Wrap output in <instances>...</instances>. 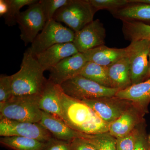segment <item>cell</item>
Returning a JSON list of instances; mask_svg holds the SVG:
<instances>
[{"label":"cell","instance_id":"35","mask_svg":"<svg viewBox=\"0 0 150 150\" xmlns=\"http://www.w3.org/2000/svg\"><path fill=\"white\" fill-rule=\"evenodd\" d=\"M149 71H148L147 76L146 77V80L148 79H149V78H150V52L149 53Z\"/></svg>","mask_w":150,"mask_h":150},{"label":"cell","instance_id":"12","mask_svg":"<svg viewBox=\"0 0 150 150\" xmlns=\"http://www.w3.org/2000/svg\"><path fill=\"white\" fill-rule=\"evenodd\" d=\"M87 62L83 53H78L67 57L49 70L50 74L48 80L60 86L68 80L79 75Z\"/></svg>","mask_w":150,"mask_h":150},{"label":"cell","instance_id":"33","mask_svg":"<svg viewBox=\"0 0 150 150\" xmlns=\"http://www.w3.org/2000/svg\"><path fill=\"white\" fill-rule=\"evenodd\" d=\"M8 5L7 0L0 1V16H4L8 11Z\"/></svg>","mask_w":150,"mask_h":150},{"label":"cell","instance_id":"22","mask_svg":"<svg viewBox=\"0 0 150 150\" xmlns=\"http://www.w3.org/2000/svg\"><path fill=\"white\" fill-rule=\"evenodd\" d=\"M79 75L103 86L111 88L108 67L87 62Z\"/></svg>","mask_w":150,"mask_h":150},{"label":"cell","instance_id":"2","mask_svg":"<svg viewBox=\"0 0 150 150\" xmlns=\"http://www.w3.org/2000/svg\"><path fill=\"white\" fill-rule=\"evenodd\" d=\"M45 70L28 49L23 54L20 69L11 75L13 96L40 95L47 81Z\"/></svg>","mask_w":150,"mask_h":150},{"label":"cell","instance_id":"6","mask_svg":"<svg viewBox=\"0 0 150 150\" xmlns=\"http://www.w3.org/2000/svg\"><path fill=\"white\" fill-rule=\"evenodd\" d=\"M75 32L54 19L46 22L45 26L28 48L35 57L38 54L57 44L73 42Z\"/></svg>","mask_w":150,"mask_h":150},{"label":"cell","instance_id":"29","mask_svg":"<svg viewBox=\"0 0 150 150\" xmlns=\"http://www.w3.org/2000/svg\"><path fill=\"white\" fill-rule=\"evenodd\" d=\"M13 96L12 77L1 74L0 76V105L4 104Z\"/></svg>","mask_w":150,"mask_h":150},{"label":"cell","instance_id":"8","mask_svg":"<svg viewBox=\"0 0 150 150\" xmlns=\"http://www.w3.org/2000/svg\"><path fill=\"white\" fill-rule=\"evenodd\" d=\"M127 48L132 85L144 81L146 80L149 69L150 40L133 41Z\"/></svg>","mask_w":150,"mask_h":150},{"label":"cell","instance_id":"25","mask_svg":"<svg viewBox=\"0 0 150 150\" xmlns=\"http://www.w3.org/2000/svg\"><path fill=\"white\" fill-rule=\"evenodd\" d=\"M8 5L7 13L3 16L5 23L9 26L17 23V18L20 13L21 9L25 6H30L38 2V0H7Z\"/></svg>","mask_w":150,"mask_h":150},{"label":"cell","instance_id":"18","mask_svg":"<svg viewBox=\"0 0 150 150\" xmlns=\"http://www.w3.org/2000/svg\"><path fill=\"white\" fill-rule=\"evenodd\" d=\"M115 96L130 100L146 113L150 102V78L144 81L132 85L127 88L118 91Z\"/></svg>","mask_w":150,"mask_h":150},{"label":"cell","instance_id":"32","mask_svg":"<svg viewBox=\"0 0 150 150\" xmlns=\"http://www.w3.org/2000/svg\"><path fill=\"white\" fill-rule=\"evenodd\" d=\"M144 124L140 129L137 137L136 146L134 150H149L150 146L149 142L148 140L145 132Z\"/></svg>","mask_w":150,"mask_h":150},{"label":"cell","instance_id":"13","mask_svg":"<svg viewBox=\"0 0 150 150\" xmlns=\"http://www.w3.org/2000/svg\"><path fill=\"white\" fill-rule=\"evenodd\" d=\"M144 110L135 105L110 123L108 132L112 137L121 138L130 134L144 122Z\"/></svg>","mask_w":150,"mask_h":150},{"label":"cell","instance_id":"26","mask_svg":"<svg viewBox=\"0 0 150 150\" xmlns=\"http://www.w3.org/2000/svg\"><path fill=\"white\" fill-rule=\"evenodd\" d=\"M96 12L107 10L110 13L130 4L129 0H89Z\"/></svg>","mask_w":150,"mask_h":150},{"label":"cell","instance_id":"20","mask_svg":"<svg viewBox=\"0 0 150 150\" xmlns=\"http://www.w3.org/2000/svg\"><path fill=\"white\" fill-rule=\"evenodd\" d=\"M111 87L121 90L132 85L130 64L124 57L108 67Z\"/></svg>","mask_w":150,"mask_h":150},{"label":"cell","instance_id":"27","mask_svg":"<svg viewBox=\"0 0 150 150\" xmlns=\"http://www.w3.org/2000/svg\"><path fill=\"white\" fill-rule=\"evenodd\" d=\"M71 0H40L39 2L46 22L54 18L55 13L59 9L67 5Z\"/></svg>","mask_w":150,"mask_h":150},{"label":"cell","instance_id":"34","mask_svg":"<svg viewBox=\"0 0 150 150\" xmlns=\"http://www.w3.org/2000/svg\"><path fill=\"white\" fill-rule=\"evenodd\" d=\"M129 1L132 3H141L150 4V0H129Z\"/></svg>","mask_w":150,"mask_h":150},{"label":"cell","instance_id":"3","mask_svg":"<svg viewBox=\"0 0 150 150\" xmlns=\"http://www.w3.org/2000/svg\"><path fill=\"white\" fill-rule=\"evenodd\" d=\"M40 96H13L6 102L0 105V119L39 123L43 114L39 106Z\"/></svg>","mask_w":150,"mask_h":150},{"label":"cell","instance_id":"5","mask_svg":"<svg viewBox=\"0 0 150 150\" xmlns=\"http://www.w3.org/2000/svg\"><path fill=\"white\" fill-rule=\"evenodd\" d=\"M96 12L89 0H71L56 12L53 19L77 32L93 21Z\"/></svg>","mask_w":150,"mask_h":150},{"label":"cell","instance_id":"23","mask_svg":"<svg viewBox=\"0 0 150 150\" xmlns=\"http://www.w3.org/2000/svg\"><path fill=\"white\" fill-rule=\"evenodd\" d=\"M0 143L13 150H41L44 144L34 139L17 136L2 137Z\"/></svg>","mask_w":150,"mask_h":150},{"label":"cell","instance_id":"37","mask_svg":"<svg viewBox=\"0 0 150 150\" xmlns=\"http://www.w3.org/2000/svg\"><path fill=\"white\" fill-rule=\"evenodd\" d=\"M149 150H150V146H149Z\"/></svg>","mask_w":150,"mask_h":150},{"label":"cell","instance_id":"30","mask_svg":"<svg viewBox=\"0 0 150 150\" xmlns=\"http://www.w3.org/2000/svg\"><path fill=\"white\" fill-rule=\"evenodd\" d=\"M41 150H71L69 142L52 137L45 142Z\"/></svg>","mask_w":150,"mask_h":150},{"label":"cell","instance_id":"15","mask_svg":"<svg viewBox=\"0 0 150 150\" xmlns=\"http://www.w3.org/2000/svg\"><path fill=\"white\" fill-rule=\"evenodd\" d=\"M42 112V118L39 123L49 131L53 137L69 142L81 137L82 133L71 129L62 119L44 111Z\"/></svg>","mask_w":150,"mask_h":150},{"label":"cell","instance_id":"9","mask_svg":"<svg viewBox=\"0 0 150 150\" xmlns=\"http://www.w3.org/2000/svg\"><path fill=\"white\" fill-rule=\"evenodd\" d=\"M0 135L3 137H21L45 143L53 137L39 123L21 122L7 118L0 119Z\"/></svg>","mask_w":150,"mask_h":150},{"label":"cell","instance_id":"28","mask_svg":"<svg viewBox=\"0 0 150 150\" xmlns=\"http://www.w3.org/2000/svg\"><path fill=\"white\" fill-rule=\"evenodd\" d=\"M144 123L134 129L130 134L126 136L116 138V146L117 150H134L136 142L140 129Z\"/></svg>","mask_w":150,"mask_h":150},{"label":"cell","instance_id":"24","mask_svg":"<svg viewBox=\"0 0 150 150\" xmlns=\"http://www.w3.org/2000/svg\"><path fill=\"white\" fill-rule=\"evenodd\" d=\"M82 138L96 147L98 150H117L116 139L109 132L96 134H84Z\"/></svg>","mask_w":150,"mask_h":150},{"label":"cell","instance_id":"7","mask_svg":"<svg viewBox=\"0 0 150 150\" xmlns=\"http://www.w3.org/2000/svg\"><path fill=\"white\" fill-rule=\"evenodd\" d=\"M46 23L39 1L29 6L26 10L21 12L17 18V23L20 29L21 38L25 46L33 42Z\"/></svg>","mask_w":150,"mask_h":150},{"label":"cell","instance_id":"17","mask_svg":"<svg viewBox=\"0 0 150 150\" xmlns=\"http://www.w3.org/2000/svg\"><path fill=\"white\" fill-rule=\"evenodd\" d=\"M83 54L87 62L108 67L120 59L127 57L128 48H109L104 45L89 50Z\"/></svg>","mask_w":150,"mask_h":150},{"label":"cell","instance_id":"31","mask_svg":"<svg viewBox=\"0 0 150 150\" xmlns=\"http://www.w3.org/2000/svg\"><path fill=\"white\" fill-rule=\"evenodd\" d=\"M71 150H98L83 138H76L69 142Z\"/></svg>","mask_w":150,"mask_h":150},{"label":"cell","instance_id":"4","mask_svg":"<svg viewBox=\"0 0 150 150\" xmlns=\"http://www.w3.org/2000/svg\"><path fill=\"white\" fill-rule=\"evenodd\" d=\"M60 86L65 94L81 101L115 96L120 90L103 86L81 75L68 80Z\"/></svg>","mask_w":150,"mask_h":150},{"label":"cell","instance_id":"1","mask_svg":"<svg viewBox=\"0 0 150 150\" xmlns=\"http://www.w3.org/2000/svg\"><path fill=\"white\" fill-rule=\"evenodd\" d=\"M62 120L75 131L88 134L108 132L110 124L105 122L92 108L62 91L60 94Z\"/></svg>","mask_w":150,"mask_h":150},{"label":"cell","instance_id":"36","mask_svg":"<svg viewBox=\"0 0 150 150\" xmlns=\"http://www.w3.org/2000/svg\"><path fill=\"white\" fill-rule=\"evenodd\" d=\"M149 143H150V136H149Z\"/></svg>","mask_w":150,"mask_h":150},{"label":"cell","instance_id":"14","mask_svg":"<svg viewBox=\"0 0 150 150\" xmlns=\"http://www.w3.org/2000/svg\"><path fill=\"white\" fill-rule=\"evenodd\" d=\"M79 53L73 42L54 45L35 56L45 71L56 66L63 59Z\"/></svg>","mask_w":150,"mask_h":150},{"label":"cell","instance_id":"10","mask_svg":"<svg viewBox=\"0 0 150 150\" xmlns=\"http://www.w3.org/2000/svg\"><path fill=\"white\" fill-rule=\"evenodd\" d=\"M82 101L92 108L103 121L109 124L137 105L130 100L121 99L115 96Z\"/></svg>","mask_w":150,"mask_h":150},{"label":"cell","instance_id":"19","mask_svg":"<svg viewBox=\"0 0 150 150\" xmlns=\"http://www.w3.org/2000/svg\"><path fill=\"white\" fill-rule=\"evenodd\" d=\"M110 13L122 21L139 22L150 25V4L130 2Z\"/></svg>","mask_w":150,"mask_h":150},{"label":"cell","instance_id":"21","mask_svg":"<svg viewBox=\"0 0 150 150\" xmlns=\"http://www.w3.org/2000/svg\"><path fill=\"white\" fill-rule=\"evenodd\" d=\"M122 32L126 40L131 42L150 40V25L137 21H122Z\"/></svg>","mask_w":150,"mask_h":150},{"label":"cell","instance_id":"11","mask_svg":"<svg viewBox=\"0 0 150 150\" xmlns=\"http://www.w3.org/2000/svg\"><path fill=\"white\" fill-rule=\"evenodd\" d=\"M106 30L99 19L93 21L79 31L75 32L73 43L79 53H83L105 45Z\"/></svg>","mask_w":150,"mask_h":150},{"label":"cell","instance_id":"16","mask_svg":"<svg viewBox=\"0 0 150 150\" xmlns=\"http://www.w3.org/2000/svg\"><path fill=\"white\" fill-rule=\"evenodd\" d=\"M62 91L60 85L56 84L48 79V81L40 96L39 106L42 111L62 120L60 99Z\"/></svg>","mask_w":150,"mask_h":150}]
</instances>
